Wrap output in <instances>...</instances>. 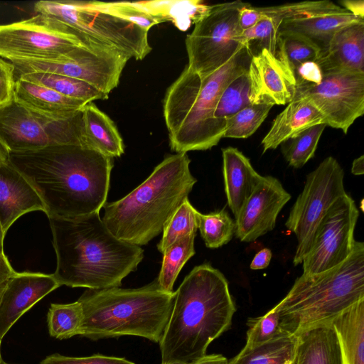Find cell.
<instances>
[{
  "label": "cell",
  "mask_w": 364,
  "mask_h": 364,
  "mask_svg": "<svg viewBox=\"0 0 364 364\" xmlns=\"http://www.w3.org/2000/svg\"><path fill=\"white\" fill-rule=\"evenodd\" d=\"M9 163L38 193L48 218L98 213L106 203L113 159L87 146L10 152Z\"/></svg>",
  "instance_id": "obj_1"
},
{
  "label": "cell",
  "mask_w": 364,
  "mask_h": 364,
  "mask_svg": "<svg viewBox=\"0 0 364 364\" xmlns=\"http://www.w3.org/2000/svg\"><path fill=\"white\" fill-rule=\"evenodd\" d=\"M48 219L57 258L53 274L60 286L95 290L120 287L144 258V250L116 237L100 213Z\"/></svg>",
  "instance_id": "obj_2"
},
{
  "label": "cell",
  "mask_w": 364,
  "mask_h": 364,
  "mask_svg": "<svg viewBox=\"0 0 364 364\" xmlns=\"http://www.w3.org/2000/svg\"><path fill=\"white\" fill-rule=\"evenodd\" d=\"M236 311L228 282L208 263L195 267L175 291L160 341L161 364H184L206 355L209 345L229 330Z\"/></svg>",
  "instance_id": "obj_3"
},
{
  "label": "cell",
  "mask_w": 364,
  "mask_h": 364,
  "mask_svg": "<svg viewBox=\"0 0 364 364\" xmlns=\"http://www.w3.org/2000/svg\"><path fill=\"white\" fill-rule=\"evenodd\" d=\"M252 57L245 44L228 63L204 78L185 68L164 100L172 151L181 154L208 150L223 138L227 121L214 117L217 104L226 87L247 71Z\"/></svg>",
  "instance_id": "obj_4"
},
{
  "label": "cell",
  "mask_w": 364,
  "mask_h": 364,
  "mask_svg": "<svg viewBox=\"0 0 364 364\" xmlns=\"http://www.w3.org/2000/svg\"><path fill=\"white\" fill-rule=\"evenodd\" d=\"M190 163L186 153L168 156L129 193L106 203L102 220L109 230L139 247L161 233L197 182Z\"/></svg>",
  "instance_id": "obj_5"
},
{
  "label": "cell",
  "mask_w": 364,
  "mask_h": 364,
  "mask_svg": "<svg viewBox=\"0 0 364 364\" xmlns=\"http://www.w3.org/2000/svg\"><path fill=\"white\" fill-rule=\"evenodd\" d=\"M174 297L156 279L136 289H88L77 300L83 313L77 336L94 341L134 336L159 343Z\"/></svg>",
  "instance_id": "obj_6"
},
{
  "label": "cell",
  "mask_w": 364,
  "mask_h": 364,
  "mask_svg": "<svg viewBox=\"0 0 364 364\" xmlns=\"http://www.w3.org/2000/svg\"><path fill=\"white\" fill-rule=\"evenodd\" d=\"M364 299V244L355 241L349 257L323 272L302 274L277 304L279 323L286 332L297 334L331 321Z\"/></svg>",
  "instance_id": "obj_7"
},
{
  "label": "cell",
  "mask_w": 364,
  "mask_h": 364,
  "mask_svg": "<svg viewBox=\"0 0 364 364\" xmlns=\"http://www.w3.org/2000/svg\"><path fill=\"white\" fill-rule=\"evenodd\" d=\"M37 14L64 24L83 46L117 50L129 59H144L151 50L148 32L139 26L89 7L85 1H40Z\"/></svg>",
  "instance_id": "obj_8"
},
{
  "label": "cell",
  "mask_w": 364,
  "mask_h": 364,
  "mask_svg": "<svg viewBox=\"0 0 364 364\" xmlns=\"http://www.w3.org/2000/svg\"><path fill=\"white\" fill-rule=\"evenodd\" d=\"M240 0L210 5L185 41L187 67L204 78L228 63L245 44L239 25Z\"/></svg>",
  "instance_id": "obj_9"
},
{
  "label": "cell",
  "mask_w": 364,
  "mask_h": 364,
  "mask_svg": "<svg viewBox=\"0 0 364 364\" xmlns=\"http://www.w3.org/2000/svg\"><path fill=\"white\" fill-rule=\"evenodd\" d=\"M343 178V169L333 156L326 157L306 176L304 189L285 223L286 228L297 239L294 266L301 264L318 224L331 206L346 194Z\"/></svg>",
  "instance_id": "obj_10"
},
{
  "label": "cell",
  "mask_w": 364,
  "mask_h": 364,
  "mask_svg": "<svg viewBox=\"0 0 364 364\" xmlns=\"http://www.w3.org/2000/svg\"><path fill=\"white\" fill-rule=\"evenodd\" d=\"M129 60L117 50H95L80 46L56 59L10 63L15 80L32 73H55L85 81L109 95L117 87Z\"/></svg>",
  "instance_id": "obj_11"
},
{
  "label": "cell",
  "mask_w": 364,
  "mask_h": 364,
  "mask_svg": "<svg viewBox=\"0 0 364 364\" xmlns=\"http://www.w3.org/2000/svg\"><path fill=\"white\" fill-rule=\"evenodd\" d=\"M80 46L64 24L43 14L0 25V58L9 62L56 59Z\"/></svg>",
  "instance_id": "obj_12"
},
{
  "label": "cell",
  "mask_w": 364,
  "mask_h": 364,
  "mask_svg": "<svg viewBox=\"0 0 364 364\" xmlns=\"http://www.w3.org/2000/svg\"><path fill=\"white\" fill-rule=\"evenodd\" d=\"M359 217L355 201L347 193L329 208L318 224L311 247L302 260L303 274L323 272L343 262L352 252Z\"/></svg>",
  "instance_id": "obj_13"
},
{
  "label": "cell",
  "mask_w": 364,
  "mask_h": 364,
  "mask_svg": "<svg viewBox=\"0 0 364 364\" xmlns=\"http://www.w3.org/2000/svg\"><path fill=\"white\" fill-rule=\"evenodd\" d=\"M294 96L309 97L323 115L326 126L347 134L364 113V73L325 74L318 85L296 83Z\"/></svg>",
  "instance_id": "obj_14"
},
{
  "label": "cell",
  "mask_w": 364,
  "mask_h": 364,
  "mask_svg": "<svg viewBox=\"0 0 364 364\" xmlns=\"http://www.w3.org/2000/svg\"><path fill=\"white\" fill-rule=\"evenodd\" d=\"M252 104H289L294 97L296 77L282 46L273 53L262 48L252 55L247 69Z\"/></svg>",
  "instance_id": "obj_15"
},
{
  "label": "cell",
  "mask_w": 364,
  "mask_h": 364,
  "mask_svg": "<svg viewBox=\"0 0 364 364\" xmlns=\"http://www.w3.org/2000/svg\"><path fill=\"white\" fill-rule=\"evenodd\" d=\"M291 195L272 176H262L235 218V235L242 242H253L272 231L279 213Z\"/></svg>",
  "instance_id": "obj_16"
},
{
  "label": "cell",
  "mask_w": 364,
  "mask_h": 364,
  "mask_svg": "<svg viewBox=\"0 0 364 364\" xmlns=\"http://www.w3.org/2000/svg\"><path fill=\"white\" fill-rule=\"evenodd\" d=\"M59 287L53 274L16 272L11 277L0 298V341L22 315Z\"/></svg>",
  "instance_id": "obj_17"
},
{
  "label": "cell",
  "mask_w": 364,
  "mask_h": 364,
  "mask_svg": "<svg viewBox=\"0 0 364 364\" xmlns=\"http://www.w3.org/2000/svg\"><path fill=\"white\" fill-rule=\"evenodd\" d=\"M0 141L10 152L33 151L53 145L41 117L14 97L0 105Z\"/></svg>",
  "instance_id": "obj_18"
},
{
  "label": "cell",
  "mask_w": 364,
  "mask_h": 364,
  "mask_svg": "<svg viewBox=\"0 0 364 364\" xmlns=\"http://www.w3.org/2000/svg\"><path fill=\"white\" fill-rule=\"evenodd\" d=\"M45 211L38 193L28 181L10 164L0 166V225L4 234L21 215Z\"/></svg>",
  "instance_id": "obj_19"
},
{
  "label": "cell",
  "mask_w": 364,
  "mask_h": 364,
  "mask_svg": "<svg viewBox=\"0 0 364 364\" xmlns=\"http://www.w3.org/2000/svg\"><path fill=\"white\" fill-rule=\"evenodd\" d=\"M323 75L348 72L364 73V22L335 33L316 60Z\"/></svg>",
  "instance_id": "obj_20"
},
{
  "label": "cell",
  "mask_w": 364,
  "mask_h": 364,
  "mask_svg": "<svg viewBox=\"0 0 364 364\" xmlns=\"http://www.w3.org/2000/svg\"><path fill=\"white\" fill-rule=\"evenodd\" d=\"M14 97L33 113L50 121L69 119L88 103L21 78L15 80Z\"/></svg>",
  "instance_id": "obj_21"
},
{
  "label": "cell",
  "mask_w": 364,
  "mask_h": 364,
  "mask_svg": "<svg viewBox=\"0 0 364 364\" xmlns=\"http://www.w3.org/2000/svg\"><path fill=\"white\" fill-rule=\"evenodd\" d=\"M319 124H325V120L311 100L306 96H294L275 117L262 140V153L277 149L286 141Z\"/></svg>",
  "instance_id": "obj_22"
},
{
  "label": "cell",
  "mask_w": 364,
  "mask_h": 364,
  "mask_svg": "<svg viewBox=\"0 0 364 364\" xmlns=\"http://www.w3.org/2000/svg\"><path fill=\"white\" fill-rule=\"evenodd\" d=\"M364 22L341 6L313 14L299 16L284 19L279 27L280 32H292L304 36L321 50L341 28Z\"/></svg>",
  "instance_id": "obj_23"
},
{
  "label": "cell",
  "mask_w": 364,
  "mask_h": 364,
  "mask_svg": "<svg viewBox=\"0 0 364 364\" xmlns=\"http://www.w3.org/2000/svg\"><path fill=\"white\" fill-rule=\"evenodd\" d=\"M222 154L225 191L228 205L235 218L263 176L237 148H224Z\"/></svg>",
  "instance_id": "obj_24"
},
{
  "label": "cell",
  "mask_w": 364,
  "mask_h": 364,
  "mask_svg": "<svg viewBox=\"0 0 364 364\" xmlns=\"http://www.w3.org/2000/svg\"><path fill=\"white\" fill-rule=\"evenodd\" d=\"M82 119L85 146L112 159L124 154L123 140L116 125L93 102L82 107Z\"/></svg>",
  "instance_id": "obj_25"
},
{
  "label": "cell",
  "mask_w": 364,
  "mask_h": 364,
  "mask_svg": "<svg viewBox=\"0 0 364 364\" xmlns=\"http://www.w3.org/2000/svg\"><path fill=\"white\" fill-rule=\"evenodd\" d=\"M297 335L294 364H342L338 338L331 323L313 326Z\"/></svg>",
  "instance_id": "obj_26"
},
{
  "label": "cell",
  "mask_w": 364,
  "mask_h": 364,
  "mask_svg": "<svg viewBox=\"0 0 364 364\" xmlns=\"http://www.w3.org/2000/svg\"><path fill=\"white\" fill-rule=\"evenodd\" d=\"M331 323L338 338L342 364H364V299Z\"/></svg>",
  "instance_id": "obj_27"
},
{
  "label": "cell",
  "mask_w": 364,
  "mask_h": 364,
  "mask_svg": "<svg viewBox=\"0 0 364 364\" xmlns=\"http://www.w3.org/2000/svg\"><path fill=\"white\" fill-rule=\"evenodd\" d=\"M298 335L288 332L267 342L243 348L228 364H294Z\"/></svg>",
  "instance_id": "obj_28"
},
{
  "label": "cell",
  "mask_w": 364,
  "mask_h": 364,
  "mask_svg": "<svg viewBox=\"0 0 364 364\" xmlns=\"http://www.w3.org/2000/svg\"><path fill=\"white\" fill-rule=\"evenodd\" d=\"M18 78L46 87L67 97L82 100L87 102H92L96 100H105L109 96L85 81L59 74L32 73L23 75Z\"/></svg>",
  "instance_id": "obj_29"
},
{
  "label": "cell",
  "mask_w": 364,
  "mask_h": 364,
  "mask_svg": "<svg viewBox=\"0 0 364 364\" xmlns=\"http://www.w3.org/2000/svg\"><path fill=\"white\" fill-rule=\"evenodd\" d=\"M196 235L182 237L163 253L161 270L156 279L160 287L166 292H173L175 281L186 262L195 253L194 240Z\"/></svg>",
  "instance_id": "obj_30"
},
{
  "label": "cell",
  "mask_w": 364,
  "mask_h": 364,
  "mask_svg": "<svg viewBox=\"0 0 364 364\" xmlns=\"http://www.w3.org/2000/svg\"><path fill=\"white\" fill-rule=\"evenodd\" d=\"M87 5L95 10L112 15L131 22L146 31L155 25L166 21L153 14L146 7L144 1L137 2H101L85 1Z\"/></svg>",
  "instance_id": "obj_31"
},
{
  "label": "cell",
  "mask_w": 364,
  "mask_h": 364,
  "mask_svg": "<svg viewBox=\"0 0 364 364\" xmlns=\"http://www.w3.org/2000/svg\"><path fill=\"white\" fill-rule=\"evenodd\" d=\"M82 317V308L78 301L66 304H51L47 315L49 334L59 340L77 336Z\"/></svg>",
  "instance_id": "obj_32"
},
{
  "label": "cell",
  "mask_w": 364,
  "mask_h": 364,
  "mask_svg": "<svg viewBox=\"0 0 364 364\" xmlns=\"http://www.w3.org/2000/svg\"><path fill=\"white\" fill-rule=\"evenodd\" d=\"M198 211L186 198L163 230L162 237L157 245V249L161 254L178 240L188 235H196L198 229Z\"/></svg>",
  "instance_id": "obj_33"
},
{
  "label": "cell",
  "mask_w": 364,
  "mask_h": 364,
  "mask_svg": "<svg viewBox=\"0 0 364 364\" xmlns=\"http://www.w3.org/2000/svg\"><path fill=\"white\" fill-rule=\"evenodd\" d=\"M326 127L325 124L314 125L281 144L282 154L289 166L301 168L314 156Z\"/></svg>",
  "instance_id": "obj_34"
},
{
  "label": "cell",
  "mask_w": 364,
  "mask_h": 364,
  "mask_svg": "<svg viewBox=\"0 0 364 364\" xmlns=\"http://www.w3.org/2000/svg\"><path fill=\"white\" fill-rule=\"evenodd\" d=\"M198 230L207 247L218 248L232 239L235 223L225 210L203 214L198 213Z\"/></svg>",
  "instance_id": "obj_35"
},
{
  "label": "cell",
  "mask_w": 364,
  "mask_h": 364,
  "mask_svg": "<svg viewBox=\"0 0 364 364\" xmlns=\"http://www.w3.org/2000/svg\"><path fill=\"white\" fill-rule=\"evenodd\" d=\"M252 105L247 71L234 79L222 92L214 117L227 121L243 108Z\"/></svg>",
  "instance_id": "obj_36"
},
{
  "label": "cell",
  "mask_w": 364,
  "mask_h": 364,
  "mask_svg": "<svg viewBox=\"0 0 364 364\" xmlns=\"http://www.w3.org/2000/svg\"><path fill=\"white\" fill-rule=\"evenodd\" d=\"M273 106L252 104L227 119L225 138L246 139L252 136L267 117Z\"/></svg>",
  "instance_id": "obj_37"
},
{
  "label": "cell",
  "mask_w": 364,
  "mask_h": 364,
  "mask_svg": "<svg viewBox=\"0 0 364 364\" xmlns=\"http://www.w3.org/2000/svg\"><path fill=\"white\" fill-rule=\"evenodd\" d=\"M247 326L248 329L245 347L267 342L286 333L280 326L279 312L277 305L263 316L250 318Z\"/></svg>",
  "instance_id": "obj_38"
},
{
  "label": "cell",
  "mask_w": 364,
  "mask_h": 364,
  "mask_svg": "<svg viewBox=\"0 0 364 364\" xmlns=\"http://www.w3.org/2000/svg\"><path fill=\"white\" fill-rule=\"evenodd\" d=\"M279 38L284 53L294 71L303 63L316 62L321 53L318 46L302 35L280 32Z\"/></svg>",
  "instance_id": "obj_39"
},
{
  "label": "cell",
  "mask_w": 364,
  "mask_h": 364,
  "mask_svg": "<svg viewBox=\"0 0 364 364\" xmlns=\"http://www.w3.org/2000/svg\"><path fill=\"white\" fill-rule=\"evenodd\" d=\"M39 364H135L124 358L96 353L87 357H69L54 353L46 357Z\"/></svg>",
  "instance_id": "obj_40"
},
{
  "label": "cell",
  "mask_w": 364,
  "mask_h": 364,
  "mask_svg": "<svg viewBox=\"0 0 364 364\" xmlns=\"http://www.w3.org/2000/svg\"><path fill=\"white\" fill-rule=\"evenodd\" d=\"M14 84L13 65L0 58V105L14 97Z\"/></svg>",
  "instance_id": "obj_41"
},
{
  "label": "cell",
  "mask_w": 364,
  "mask_h": 364,
  "mask_svg": "<svg viewBox=\"0 0 364 364\" xmlns=\"http://www.w3.org/2000/svg\"><path fill=\"white\" fill-rule=\"evenodd\" d=\"M296 83L318 85L323 79V73L315 61H307L299 65L294 71Z\"/></svg>",
  "instance_id": "obj_42"
},
{
  "label": "cell",
  "mask_w": 364,
  "mask_h": 364,
  "mask_svg": "<svg viewBox=\"0 0 364 364\" xmlns=\"http://www.w3.org/2000/svg\"><path fill=\"white\" fill-rule=\"evenodd\" d=\"M263 18V16L258 7L251 6L247 3L239 11V25L242 31H245L256 25Z\"/></svg>",
  "instance_id": "obj_43"
},
{
  "label": "cell",
  "mask_w": 364,
  "mask_h": 364,
  "mask_svg": "<svg viewBox=\"0 0 364 364\" xmlns=\"http://www.w3.org/2000/svg\"><path fill=\"white\" fill-rule=\"evenodd\" d=\"M272 256V252L269 248L262 249L253 257L250 265V269L257 270L266 268L271 261Z\"/></svg>",
  "instance_id": "obj_44"
},
{
  "label": "cell",
  "mask_w": 364,
  "mask_h": 364,
  "mask_svg": "<svg viewBox=\"0 0 364 364\" xmlns=\"http://www.w3.org/2000/svg\"><path fill=\"white\" fill-rule=\"evenodd\" d=\"M341 7L353 15L364 19V1L363 0H343L339 1Z\"/></svg>",
  "instance_id": "obj_45"
},
{
  "label": "cell",
  "mask_w": 364,
  "mask_h": 364,
  "mask_svg": "<svg viewBox=\"0 0 364 364\" xmlns=\"http://www.w3.org/2000/svg\"><path fill=\"white\" fill-rule=\"evenodd\" d=\"M16 273L6 256L4 254H0V285L6 282Z\"/></svg>",
  "instance_id": "obj_46"
},
{
  "label": "cell",
  "mask_w": 364,
  "mask_h": 364,
  "mask_svg": "<svg viewBox=\"0 0 364 364\" xmlns=\"http://www.w3.org/2000/svg\"><path fill=\"white\" fill-rule=\"evenodd\" d=\"M228 360L221 354H206L196 361V364H228Z\"/></svg>",
  "instance_id": "obj_47"
},
{
  "label": "cell",
  "mask_w": 364,
  "mask_h": 364,
  "mask_svg": "<svg viewBox=\"0 0 364 364\" xmlns=\"http://www.w3.org/2000/svg\"><path fill=\"white\" fill-rule=\"evenodd\" d=\"M351 173L354 175H363L364 173V156L361 155L353 160Z\"/></svg>",
  "instance_id": "obj_48"
},
{
  "label": "cell",
  "mask_w": 364,
  "mask_h": 364,
  "mask_svg": "<svg viewBox=\"0 0 364 364\" xmlns=\"http://www.w3.org/2000/svg\"><path fill=\"white\" fill-rule=\"evenodd\" d=\"M9 149L0 141V166L9 164Z\"/></svg>",
  "instance_id": "obj_49"
},
{
  "label": "cell",
  "mask_w": 364,
  "mask_h": 364,
  "mask_svg": "<svg viewBox=\"0 0 364 364\" xmlns=\"http://www.w3.org/2000/svg\"><path fill=\"white\" fill-rule=\"evenodd\" d=\"M6 234L2 230V228L0 225V254H4V239Z\"/></svg>",
  "instance_id": "obj_50"
},
{
  "label": "cell",
  "mask_w": 364,
  "mask_h": 364,
  "mask_svg": "<svg viewBox=\"0 0 364 364\" xmlns=\"http://www.w3.org/2000/svg\"><path fill=\"white\" fill-rule=\"evenodd\" d=\"M6 283H4L0 285V298H1V296L4 291V289L5 288V286H6ZM1 341H0V364H6V363L2 359V356H1Z\"/></svg>",
  "instance_id": "obj_51"
},
{
  "label": "cell",
  "mask_w": 364,
  "mask_h": 364,
  "mask_svg": "<svg viewBox=\"0 0 364 364\" xmlns=\"http://www.w3.org/2000/svg\"><path fill=\"white\" fill-rule=\"evenodd\" d=\"M196 361L192 362V363H184V364H196Z\"/></svg>",
  "instance_id": "obj_52"
},
{
  "label": "cell",
  "mask_w": 364,
  "mask_h": 364,
  "mask_svg": "<svg viewBox=\"0 0 364 364\" xmlns=\"http://www.w3.org/2000/svg\"><path fill=\"white\" fill-rule=\"evenodd\" d=\"M6 364H7V363H6Z\"/></svg>",
  "instance_id": "obj_53"
}]
</instances>
